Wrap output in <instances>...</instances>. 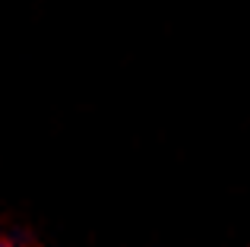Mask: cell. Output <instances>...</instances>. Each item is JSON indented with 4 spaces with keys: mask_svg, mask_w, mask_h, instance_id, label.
I'll return each instance as SVG.
<instances>
[{
    "mask_svg": "<svg viewBox=\"0 0 250 247\" xmlns=\"http://www.w3.org/2000/svg\"><path fill=\"white\" fill-rule=\"evenodd\" d=\"M0 247H10V244H6V241H0Z\"/></svg>",
    "mask_w": 250,
    "mask_h": 247,
    "instance_id": "6da1fadb",
    "label": "cell"
}]
</instances>
